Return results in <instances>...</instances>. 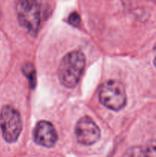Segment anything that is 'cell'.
<instances>
[{
    "label": "cell",
    "mask_w": 156,
    "mask_h": 157,
    "mask_svg": "<svg viewBox=\"0 0 156 157\" xmlns=\"http://www.w3.org/2000/svg\"><path fill=\"white\" fill-rule=\"evenodd\" d=\"M22 71L30 81L31 86L33 87V85H35V71L34 66L30 63H26L23 65Z\"/></svg>",
    "instance_id": "7"
},
{
    "label": "cell",
    "mask_w": 156,
    "mask_h": 157,
    "mask_svg": "<svg viewBox=\"0 0 156 157\" xmlns=\"http://www.w3.org/2000/svg\"><path fill=\"white\" fill-rule=\"evenodd\" d=\"M16 10L20 25L27 29L31 35L36 36L41 24V13L38 2L18 1Z\"/></svg>",
    "instance_id": "3"
},
{
    "label": "cell",
    "mask_w": 156,
    "mask_h": 157,
    "mask_svg": "<svg viewBox=\"0 0 156 157\" xmlns=\"http://www.w3.org/2000/svg\"><path fill=\"white\" fill-rule=\"evenodd\" d=\"M145 157H156V140L149 141L147 144Z\"/></svg>",
    "instance_id": "8"
},
{
    "label": "cell",
    "mask_w": 156,
    "mask_h": 157,
    "mask_svg": "<svg viewBox=\"0 0 156 157\" xmlns=\"http://www.w3.org/2000/svg\"><path fill=\"white\" fill-rule=\"evenodd\" d=\"M80 21V16L78 15L77 13H76V12H73V13L70 14V15L69 16V21H70V24L73 25H79Z\"/></svg>",
    "instance_id": "9"
},
{
    "label": "cell",
    "mask_w": 156,
    "mask_h": 157,
    "mask_svg": "<svg viewBox=\"0 0 156 157\" xmlns=\"http://www.w3.org/2000/svg\"><path fill=\"white\" fill-rule=\"evenodd\" d=\"M154 50H155V52H156V46H155V48H154ZM154 66H155V67H156V56H155V58H154Z\"/></svg>",
    "instance_id": "10"
},
{
    "label": "cell",
    "mask_w": 156,
    "mask_h": 157,
    "mask_svg": "<svg viewBox=\"0 0 156 157\" xmlns=\"http://www.w3.org/2000/svg\"><path fill=\"white\" fill-rule=\"evenodd\" d=\"M85 55L80 51L69 52L61 61L58 69L60 82L67 88L74 87L79 82L84 71Z\"/></svg>",
    "instance_id": "1"
},
{
    "label": "cell",
    "mask_w": 156,
    "mask_h": 157,
    "mask_svg": "<svg viewBox=\"0 0 156 157\" xmlns=\"http://www.w3.org/2000/svg\"><path fill=\"white\" fill-rule=\"evenodd\" d=\"M75 133L78 142L83 145H93L100 137V130L89 117L80 118L76 123Z\"/></svg>",
    "instance_id": "5"
},
{
    "label": "cell",
    "mask_w": 156,
    "mask_h": 157,
    "mask_svg": "<svg viewBox=\"0 0 156 157\" xmlns=\"http://www.w3.org/2000/svg\"><path fill=\"white\" fill-rule=\"evenodd\" d=\"M0 127L5 140L9 144L15 143L22 129L19 112L12 106H4L0 112Z\"/></svg>",
    "instance_id": "4"
},
{
    "label": "cell",
    "mask_w": 156,
    "mask_h": 157,
    "mask_svg": "<svg viewBox=\"0 0 156 157\" xmlns=\"http://www.w3.org/2000/svg\"><path fill=\"white\" fill-rule=\"evenodd\" d=\"M99 99L102 105L110 110H122L127 101L124 86L114 80L106 81L99 87Z\"/></svg>",
    "instance_id": "2"
},
{
    "label": "cell",
    "mask_w": 156,
    "mask_h": 157,
    "mask_svg": "<svg viewBox=\"0 0 156 157\" xmlns=\"http://www.w3.org/2000/svg\"><path fill=\"white\" fill-rule=\"evenodd\" d=\"M34 140L37 144L44 147H53L58 141V133L53 124L42 121L36 124L33 133Z\"/></svg>",
    "instance_id": "6"
}]
</instances>
